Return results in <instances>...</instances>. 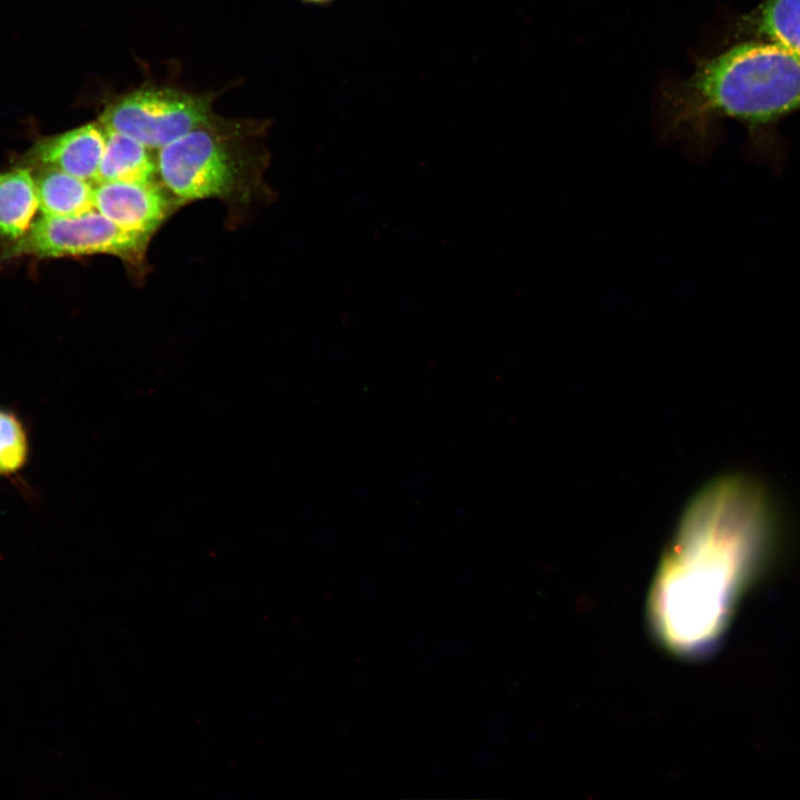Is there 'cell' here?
Returning <instances> with one entry per match:
<instances>
[{
	"instance_id": "cell-9",
	"label": "cell",
	"mask_w": 800,
	"mask_h": 800,
	"mask_svg": "<svg viewBox=\"0 0 800 800\" xmlns=\"http://www.w3.org/2000/svg\"><path fill=\"white\" fill-rule=\"evenodd\" d=\"M38 209L31 169L18 166L0 173V240L6 243L22 237Z\"/></svg>"
},
{
	"instance_id": "cell-1",
	"label": "cell",
	"mask_w": 800,
	"mask_h": 800,
	"mask_svg": "<svg viewBox=\"0 0 800 800\" xmlns=\"http://www.w3.org/2000/svg\"><path fill=\"white\" fill-rule=\"evenodd\" d=\"M782 524L770 492L747 476L713 480L691 500L651 593L652 623L670 649L693 652L712 641L736 593L770 559Z\"/></svg>"
},
{
	"instance_id": "cell-12",
	"label": "cell",
	"mask_w": 800,
	"mask_h": 800,
	"mask_svg": "<svg viewBox=\"0 0 800 800\" xmlns=\"http://www.w3.org/2000/svg\"><path fill=\"white\" fill-rule=\"evenodd\" d=\"M30 452L29 436L21 419L0 407V477L21 471Z\"/></svg>"
},
{
	"instance_id": "cell-7",
	"label": "cell",
	"mask_w": 800,
	"mask_h": 800,
	"mask_svg": "<svg viewBox=\"0 0 800 800\" xmlns=\"http://www.w3.org/2000/svg\"><path fill=\"white\" fill-rule=\"evenodd\" d=\"M107 130L98 121L36 141L18 161L29 169H57L96 183Z\"/></svg>"
},
{
	"instance_id": "cell-13",
	"label": "cell",
	"mask_w": 800,
	"mask_h": 800,
	"mask_svg": "<svg viewBox=\"0 0 800 800\" xmlns=\"http://www.w3.org/2000/svg\"><path fill=\"white\" fill-rule=\"evenodd\" d=\"M302 1L309 2V3H316V4H327L334 0H302Z\"/></svg>"
},
{
	"instance_id": "cell-11",
	"label": "cell",
	"mask_w": 800,
	"mask_h": 800,
	"mask_svg": "<svg viewBox=\"0 0 800 800\" xmlns=\"http://www.w3.org/2000/svg\"><path fill=\"white\" fill-rule=\"evenodd\" d=\"M38 208L43 216L70 217L94 209V183L57 169H38Z\"/></svg>"
},
{
	"instance_id": "cell-2",
	"label": "cell",
	"mask_w": 800,
	"mask_h": 800,
	"mask_svg": "<svg viewBox=\"0 0 800 800\" xmlns=\"http://www.w3.org/2000/svg\"><path fill=\"white\" fill-rule=\"evenodd\" d=\"M660 106L664 133L706 150L718 123L731 119L746 129L748 154L780 169L787 142L778 126L800 111V57L766 42H731L698 59L688 78L667 82Z\"/></svg>"
},
{
	"instance_id": "cell-3",
	"label": "cell",
	"mask_w": 800,
	"mask_h": 800,
	"mask_svg": "<svg viewBox=\"0 0 800 800\" xmlns=\"http://www.w3.org/2000/svg\"><path fill=\"white\" fill-rule=\"evenodd\" d=\"M266 122L219 117L157 151L161 183L179 204L219 199L232 210L266 196Z\"/></svg>"
},
{
	"instance_id": "cell-8",
	"label": "cell",
	"mask_w": 800,
	"mask_h": 800,
	"mask_svg": "<svg viewBox=\"0 0 800 800\" xmlns=\"http://www.w3.org/2000/svg\"><path fill=\"white\" fill-rule=\"evenodd\" d=\"M726 42L759 41L800 57V0H760L727 27Z\"/></svg>"
},
{
	"instance_id": "cell-6",
	"label": "cell",
	"mask_w": 800,
	"mask_h": 800,
	"mask_svg": "<svg viewBox=\"0 0 800 800\" xmlns=\"http://www.w3.org/2000/svg\"><path fill=\"white\" fill-rule=\"evenodd\" d=\"M94 209L119 227L153 233L180 206L160 180L94 183Z\"/></svg>"
},
{
	"instance_id": "cell-10",
	"label": "cell",
	"mask_w": 800,
	"mask_h": 800,
	"mask_svg": "<svg viewBox=\"0 0 800 800\" xmlns=\"http://www.w3.org/2000/svg\"><path fill=\"white\" fill-rule=\"evenodd\" d=\"M153 151L126 134L107 130L97 182L160 180L157 153Z\"/></svg>"
},
{
	"instance_id": "cell-4",
	"label": "cell",
	"mask_w": 800,
	"mask_h": 800,
	"mask_svg": "<svg viewBox=\"0 0 800 800\" xmlns=\"http://www.w3.org/2000/svg\"><path fill=\"white\" fill-rule=\"evenodd\" d=\"M152 236L123 229L98 210L70 217L41 216L19 239L3 244L1 258H76L109 254L134 272L146 268Z\"/></svg>"
},
{
	"instance_id": "cell-5",
	"label": "cell",
	"mask_w": 800,
	"mask_h": 800,
	"mask_svg": "<svg viewBox=\"0 0 800 800\" xmlns=\"http://www.w3.org/2000/svg\"><path fill=\"white\" fill-rule=\"evenodd\" d=\"M212 100V94L144 84L109 99L97 120L109 131L159 150L218 120Z\"/></svg>"
}]
</instances>
